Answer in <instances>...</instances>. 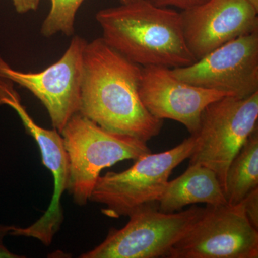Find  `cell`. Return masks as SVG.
<instances>
[{
  "instance_id": "cell-4",
  "label": "cell",
  "mask_w": 258,
  "mask_h": 258,
  "mask_svg": "<svg viewBox=\"0 0 258 258\" xmlns=\"http://www.w3.org/2000/svg\"><path fill=\"white\" fill-rule=\"evenodd\" d=\"M195 144L191 135L170 150L139 157L126 170L100 176L90 200L106 205L102 212L113 218L129 217L144 207L157 205L173 170L189 159Z\"/></svg>"
},
{
  "instance_id": "cell-11",
  "label": "cell",
  "mask_w": 258,
  "mask_h": 258,
  "mask_svg": "<svg viewBox=\"0 0 258 258\" xmlns=\"http://www.w3.org/2000/svg\"><path fill=\"white\" fill-rule=\"evenodd\" d=\"M180 13L186 46L197 60L258 30V9L247 0H209Z\"/></svg>"
},
{
  "instance_id": "cell-9",
  "label": "cell",
  "mask_w": 258,
  "mask_h": 258,
  "mask_svg": "<svg viewBox=\"0 0 258 258\" xmlns=\"http://www.w3.org/2000/svg\"><path fill=\"white\" fill-rule=\"evenodd\" d=\"M193 86L244 98L258 92V30L227 42L189 66L171 69Z\"/></svg>"
},
{
  "instance_id": "cell-21",
  "label": "cell",
  "mask_w": 258,
  "mask_h": 258,
  "mask_svg": "<svg viewBox=\"0 0 258 258\" xmlns=\"http://www.w3.org/2000/svg\"><path fill=\"white\" fill-rule=\"evenodd\" d=\"M121 4H127V3H132L136 0H118Z\"/></svg>"
},
{
  "instance_id": "cell-18",
  "label": "cell",
  "mask_w": 258,
  "mask_h": 258,
  "mask_svg": "<svg viewBox=\"0 0 258 258\" xmlns=\"http://www.w3.org/2000/svg\"><path fill=\"white\" fill-rule=\"evenodd\" d=\"M16 226L0 225V258H23L25 256L19 255L10 252L9 249L5 247L4 239L7 235H10L15 230Z\"/></svg>"
},
{
  "instance_id": "cell-19",
  "label": "cell",
  "mask_w": 258,
  "mask_h": 258,
  "mask_svg": "<svg viewBox=\"0 0 258 258\" xmlns=\"http://www.w3.org/2000/svg\"><path fill=\"white\" fill-rule=\"evenodd\" d=\"M17 13L25 14L30 11H35L38 8L41 0H12Z\"/></svg>"
},
{
  "instance_id": "cell-20",
  "label": "cell",
  "mask_w": 258,
  "mask_h": 258,
  "mask_svg": "<svg viewBox=\"0 0 258 258\" xmlns=\"http://www.w3.org/2000/svg\"><path fill=\"white\" fill-rule=\"evenodd\" d=\"M247 1H249L251 4L258 9V0H247Z\"/></svg>"
},
{
  "instance_id": "cell-10",
  "label": "cell",
  "mask_w": 258,
  "mask_h": 258,
  "mask_svg": "<svg viewBox=\"0 0 258 258\" xmlns=\"http://www.w3.org/2000/svg\"><path fill=\"white\" fill-rule=\"evenodd\" d=\"M13 82L0 78V106L5 105L15 110L28 133L33 137L41 154L42 163L54 178V193L47 211L32 225L16 227L10 235L33 237L48 246L60 230L63 221L61 197L68 189L69 161L62 135L56 129L44 128L37 125L22 103L21 98Z\"/></svg>"
},
{
  "instance_id": "cell-14",
  "label": "cell",
  "mask_w": 258,
  "mask_h": 258,
  "mask_svg": "<svg viewBox=\"0 0 258 258\" xmlns=\"http://www.w3.org/2000/svg\"><path fill=\"white\" fill-rule=\"evenodd\" d=\"M256 188H258L257 128L250 134L229 166L225 189L227 203H240Z\"/></svg>"
},
{
  "instance_id": "cell-12",
  "label": "cell",
  "mask_w": 258,
  "mask_h": 258,
  "mask_svg": "<svg viewBox=\"0 0 258 258\" xmlns=\"http://www.w3.org/2000/svg\"><path fill=\"white\" fill-rule=\"evenodd\" d=\"M139 95L144 106L155 118L179 122L191 135L198 132L205 108L228 96L184 82L172 74L171 69L158 66L142 67Z\"/></svg>"
},
{
  "instance_id": "cell-2",
  "label": "cell",
  "mask_w": 258,
  "mask_h": 258,
  "mask_svg": "<svg viewBox=\"0 0 258 258\" xmlns=\"http://www.w3.org/2000/svg\"><path fill=\"white\" fill-rule=\"evenodd\" d=\"M102 38L129 60L144 67H186L197 60L186 46L181 13L136 0L100 10Z\"/></svg>"
},
{
  "instance_id": "cell-3",
  "label": "cell",
  "mask_w": 258,
  "mask_h": 258,
  "mask_svg": "<svg viewBox=\"0 0 258 258\" xmlns=\"http://www.w3.org/2000/svg\"><path fill=\"white\" fill-rule=\"evenodd\" d=\"M60 134L69 157L67 190L81 206L90 200L103 169L151 152L147 142L107 131L79 113L71 117Z\"/></svg>"
},
{
  "instance_id": "cell-16",
  "label": "cell",
  "mask_w": 258,
  "mask_h": 258,
  "mask_svg": "<svg viewBox=\"0 0 258 258\" xmlns=\"http://www.w3.org/2000/svg\"><path fill=\"white\" fill-rule=\"evenodd\" d=\"M246 216L251 225L258 230V188H256L242 200Z\"/></svg>"
},
{
  "instance_id": "cell-1",
  "label": "cell",
  "mask_w": 258,
  "mask_h": 258,
  "mask_svg": "<svg viewBox=\"0 0 258 258\" xmlns=\"http://www.w3.org/2000/svg\"><path fill=\"white\" fill-rule=\"evenodd\" d=\"M142 66L102 37L83 52L79 113L113 133L147 142L160 133L163 120L147 109L139 95Z\"/></svg>"
},
{
  "instance_id": "cell-13",
  "label": "cell",
  "mask_w": 258,
  "mask_h": 258,
  "mask_svg": "<svg viewBox=\"0 0 258 258\" xmlns=\"http://www.w3.org/2000/svg\"><path fill=\"white\" fill-rule=\"evenodd\" d=\"M198 203L228 204L215 173L206 166L192 164L181 175L168 181L157 205L159 211L172 213Z\"/></svg>"
},
{
  "instance_id": "cell-8",
  "label": "cell",
  "mask_w": 258,
  "mask_h": 258,
  "mask_svg": "<svg viewBox=\"0 0 258 258\" xmlns=\"http://www.w3.org/2000/svg\"><path fill=\"white\" fill-rule=\"evenodd\" d=\"M87 41L76 35L55 63L40 72L13 69L0 55V78L30 91L46 108L52 126L59 133L73 115L79 113L83 52Z\"/></svg>"
},
{
  "instance_id": "cell-15",
  "label": "cell",
  "mask_w": 258,
  "mask_h": 258,
  "mask_svg": "<svg viewBox=\"0 0 258 258\" xmlns=\"http://www.w3.org/2000/svg\"><path fill=\"white\" fill-rule=\"evenodd\" d=\"M85 0H50L48 15L42 24V36L50 37L58 32L72 36L76 15Z\"/></svg>"
},
{
  "instance_id": "cell-17",
  "label": "cell",
  "mask_w": 258,
  "mask_h": 258,
  "mask_svg": "<svg viewBox=\"0 0 258 258\" xmlns=\"http://www.w3.org/2000/svg\"><path fill=\"white\" fill-rule=\"evenodd\" d=\"M157 6L168 8L175 7L183 10L192 9L194 8L205 4L209 0H150Z\"/></svg>"
},
{
  "instance_id": "cell-7",
  "label": "cell",
  "mask_w": 258,
  "mask_h": 258,
  "mask_svg": "<svg viewBox=\"0 0 258 258\" xmlns=\"http://www.w3.org/2000/svg\"><path fill=\"white\" fill-rule=\"evenodd\" d=\"M166 257L257 258L258 230L246 216L242 201L207 205Z\"/></svg>"
},
{
  "instance_id": "cell-5",
  "label": "cell",
  "mask_w": 258,
  "mask_h": 258,
  "mask_svg": "<svg viewBox=\"0 0 258 258\" xmlns=\"http://www.w3.org/2000/svg\"><path fill=\"white\" fill-rule=\"evenodd\" d=\"M258 92L244 98L225 96L205 108L189 165L200 164L216 174L225 192L229 166L257 128Z\"/></svg>"
},
{
  "instance_id": "cell-6",
  "label": "cell",
  "mask_w": 258,
  "mask_h": 258,
  "mask_svg": "<svg viewBox=\"0 0 258 258\" xmlns=\"http://www.w3.org/2000/svg\"><path fill=\"white\" fill-rule=\"evenodd\" d=\"M205 208L164 213L157 205H149L129 216L120 230L111 229L106 240L82 258H157L168 252L198 220Z\"/></svg>"
}]
</instances>
